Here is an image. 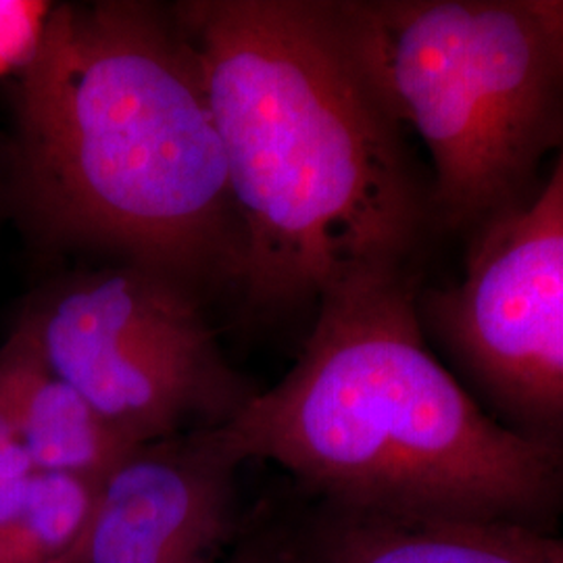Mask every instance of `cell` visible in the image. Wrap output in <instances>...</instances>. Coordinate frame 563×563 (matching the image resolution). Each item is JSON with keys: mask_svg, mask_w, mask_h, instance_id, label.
I'll return each instance as SVG.
<instances>
[{"mask_svg": "<svg viewBox=\"0 0 563 563\" xmlns=\"http://www.w3.org/2000/svg\"><path fill=\"white\" fill-rule=\"evenodd\" d=\"M305 563H563V537L522 523L401 520L323 505Z\"/></svg>", "mask_w": 563, "mask_h": 563, "instance_id": "ba28073f", "label": "cell"}, {"mask_svg": "<svg viewBox=\"0 0 563 563\" xmlns=\"http://www.w3.org/2000/svg\"><path fill=\"white\" fill-rule=\"evenodd\" d=\"M416 269L342 282L292 369L220 426L323 505L401 518L522 523L563 514V453L495 422L426 341Z\"/></svg>", "mask_w": 563, "mask_h": 563, "instance_id": "7a4b0ae2", "label": "cell"}, {"mask_svg": "<svg viewBox=\"0 0 563 563\" xmlns=\"http://www.w3.org/2000/svg\"><path fill=\"white\" fill-rule=\"evenodd\" d=\"M372 71L422 142L437 228L528 201L563 151V46L541 0L349 2Z\"/></svg>", "mask_w": 563, "mask_h": 563, "instance_id": "277c9868", "label": "cell"}, {"mask_svg": "<svg viewBox=\"0 0 563 563\" xmlns=\"http://www.w3.org/2000/svg\"><path fill=\"white\" fill-rule=\"evenodd\" d=\"M34 472L20 434L0 405V481H18Z\"/></svg>", "mask_w": 563, "mask_h": 563, "instance_id": "8fae6325", "label": "cell"}, {"mask_svg": "<svg viewBox=\"0 0 563 563\" xmlns=\"http://www.w3.org/2000/svg\"><path fill=\"white\" fill-rule=\"evenodd\" d=\"M242 230L236 280L265 309L416 269L430 176L363 51L349 2H186Z\"/></svg>", "mask_w": 563, "mask_h": 563, "instance_id": "6da1fadb", "label": "cell"}, {"mask_svg": "<svg viewBox=\"0 0 563 563\" xmlns=\"http://www.w3.org/2000/svg\"><path fill=\"white\" fill-rule=\"evenodd\" d=\"M232 563H272L267 562L265 558H257V555H241L239 560H234Z\"/></svg>", "mask_w": 563, "mask_h": 563, "instance_id": "5bb4252c", "label": "cell"}, {"mask_svg": "<svg viewBox=\"0 0 563 563\" xmlns=\"http://www.w3.org/2000/svg\"><path fill=\"white\" fill-rule=\"evenodd\" d=\"M241 457L220 428L136 446L99 486L78 547L60 563H213L234 528Z\"/></svg>", "mask_w": 563, "mask_h": 563, "instance_id": "52a82bcc", "label": "cell"}, {"mask_svg": "<svg viewBox=\"0 0 563 563\" xmlns=\"http://www.w3.org/2000/svg\"><path fill=\"white\" fill-rule=\"evenodd\" d=\"M541 7L563 46V0H541Z\"/></svg>", "mask_w": 563, "mask_h": 563, "instance_id": "4fadbf2b", "label": "cell"}, {"mask_svg": "<svg viewBox=\"0 0 563 563\" xmlns=\"http://www.w3.org/2000/svg\"><path fill=\"white\" fill-rule=\"evenodd\" d=\"M15 181L46 241L186 286L239 276L241 220L201 67L155 9H53L18 84Z\"/></svg>", "mask_w": 563, "mask_h": 563, "instance_id": "3957f363", "label": "cell"}, {"mask_svg": "<svg viewBox=\"0 0 563 563\" xmlns=\"http://www.w3.org/2000/svg\"><path fill=\"white\" fill-rule=\"evenodd\" d=\"M0 405L34 470L102 481L132 444L18 330L0 346Z\"/></svg>", "mask_w": 563, "mask_h": 563, "instance_id": "9c48e42d", "label": "cell"}, {"mask_svg": "<svg viewBox=\"0 0 563 563\" xmlns=\"http://www.w3.org/2000/svg\"><path fill=\"white\" fill-rule=\"evenodd\" d=\"M27 476L18 481H0V526L15 520L25 504Z\"/></svg>", "mask_w": 563, "mask_h": 563, "instance_id": "7c38bea8", "label": "cell"}, {"mask_svg": "<svg viewBox=\"0 0 563 563\" xmlns=\"http://www.w3.org/2000/svg\"><path fill=\"white\" fill-rule=\"evenodd\" d=\"M53 9L46 0H0V78L20 76L36 57Z\"/></svg>", "mask_w": 563, "mask_h": 563, "instance_id": "30bf717a", "label": "cell"}, {"mask_svg": "<svg viewBox=\"0 0 563 563\" xmlns=\"http://www.w3.org/2000/svg\"><path fill=\"white\" fill-rule=\"evenodd\" d=\"M13 330L132 444L220 428L253 397L188 286L134 263L60 282Z\"/></svg>", "mask_w": 563, "mask_h": 563, "instance_id": "5b68a950", "label": "cell"}, {"mask_svg": "<svg viewBox=\"0 0 563 563\" xmlns=\"http://www.w3.org/2000/svg\"><path fill=\"white\" fill-rule=\"evenodd\" d=\"M470 242L457 280L416 292L426 341L495 422L563 453V151Z\"/></svg>", "mask_w": 563, "mask_h": 563, "instance_id": "8992f818", "label": "cell"}]
</instances>
